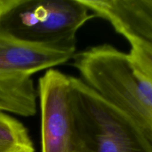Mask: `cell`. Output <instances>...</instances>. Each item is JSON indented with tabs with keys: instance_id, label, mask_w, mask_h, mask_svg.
Listing matches in <instances>:
<instances>
[{
	"instance_id": "1",
	"label": "cell",
	"mask_w": 152,
	"mask_h": 152,
	"mask_svg": "<svg viewBox=\"0 0 152 152\" xmlns=\"http://www.w3.org/2000/svg\"><path fill=\"white\" fill-rule=\"evenodd\" d=\"M73 59L81 80L132 120L152 146V86L129 53L102 44L77 53Z\"/></svg>"
},
{
	"instance_id": "2",
	"label": "cell",
	"mask_w": 152,
	"mask_h": 152,
	"mask_svg": "<svg viewBox=\"0 0 152 152\" xmlns=\"http://www.w3.org/2000/svg\"><path fill=\"white\" fill-rule=\"evenodd\" d=\"M81 0H0V32L26 44L77 53V33L95 17Z\"/></svg>"
},
{
	"instance_id": "3",
	"label": "cell",
	"mask_w": 152,
	"mask_h": 152,
	"mask_svg": "<svg viewBox=\"0 0 152 152\" xmlns=\"http://www.w3.org/2000/svg\"><path fill=\"white\" fill-rule=\"evenodd\" d=\"M70 102L76 152H152V146L127 116L89 87L70 76Z\"/></svg>"
},
{
	"instance_id": "4",
	"label": "cell",
	"mask_w": 152,
	"mask_h": 152,
	"mask_svg": "<svg viewBox=\"0 0 152 152\" xmlns=\"http://www.w3.org/2000/svg\"><path fill=\"white\" fill-rule=\"evenodd\" d=\"M75 54L26 44L0 32V111L35 115L38 94L32 75L65 63Z\"/></svg>"
},
{
	"instance_id": "5",
	"label": "cell",
	"mask_w": 152,
	"mask_h": 152,
	"mask_svg": "<svg viewBox=\"0 0 152 152\" xmlns=\"http://www.w3.org/2000/svg\"><path fill=\"white\" fill-rule=\"evenodd\" d=\"M70 76L48 69L39 79L42 152H76Z\"/></svg>"
},
{
	"instance_id": "6",
	"label": "cell",
	"mask_w": 152,
	"mask_h": 152,
	"mask_svg": "<svg viewBox=\"0 0 152 152\" xmlns=\"http://www.w3.org/2000/svg\"><path fill=\"white\" fill-rule=\"evenodd\" d=\"M95 17L107 21L128 42L152 46V0H81Z\"/></svg>"
},
{
	"instance_id": "7",
	"label": "cell",
	"mask_w": 152,
	"mask_h": 152,
	"mask_svg": "<svg viewBox=\"0 0 152 152\" xmlns=\"http://www.w3.org/2000/svg\"><path fill=\"white\" fill-rule=\"evenodd\" d=\"M0 152H35L34 142L23 123L1 111Z\"/></svg>"
},
{
	"instance_id": "8",
	"label": "cell",
	"mask_w": 152,
	"mask_h": 152,
	"mask_svg": "<svg viewBox=\"0 0 152 152\" xmlns=\"http://www.w3.org/2000/svg\"><path fill=\"white\" fill-rule=\"evenodd\" d=\"M129 42V56L132 64L152 86V46L136 40Z\"/></svg>"
}]
</instances>
